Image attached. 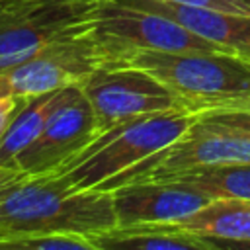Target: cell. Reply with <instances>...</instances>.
Segmentation results:
<instances>
[{
    "label": "cell",
    "mask_w": 250,
    "mask_h": 250,
    "mask_svg": "<svg viewBox=\"0 0 250 250\" xmlns=\"http://www.w3.org/2000/svg\"><path fill=\"white\" fill-rule=\"evenodd\" d=\"M197 119L207 125L236 131L240 135L250 137V104L203 109V111H197Z\"/></svg>",
    "instance_id": "cell-17"
},
{
    "label": "cell",
    "mask_w": 250,
    "mask_h": 250,
    "mask_svg": "<svg viewBox=\"0 0 250 250\" xmlns=\"http://www.w3.org/2000/svg\"><path fill=\"white\" fill-rule=\"evenodd\" d=\"M66 2L82 4V6H94V4H100V2H105V0H66Z\"/></svg>",
    "instance_id": "cell-22"
},
{
    "label": "cell",
    "mask_w": 250,
    "mask_h": 250,
    "mask_svg": "<svg viewBox=\"0 0 250 250\" xmlns=\"http://www.w3.org/2000/svg\"><path fill=\"white\" fill-rule=\"evenodd\" d=\"M78 86L94 109L100 133L139 115L189 107L156 76L131 64H104Z\"/></svg>",
    "instance_id": "cell-7"
},
{
    "label": "cell",
    "mask_w": 250,
    "mask_h": 250,
    "mask_svg": "<svg viewBox=\"0 0 250 250\" xmlns=\"http://www.w3.org/2000/svg\"><path fill=\"white\" fill-rule=\"evenodd\" d=\"M117 229L113 195L74 189L55 174L27 176L0 197V238L96 234Z\"/></svg>",
    "instance_id": "cell-1"
},
{
    "label": "cell",
    "mask_w": 250,
    "mask_h": 250,
    "mask_svg": "<svg viewBox=\"0 0 250 250\" xmlns=\"http://www.w3.org/2000/svg\"><path fill=\"white\" fill-rule=\"evenodd\" d=\"M113 209L119 229L178 223L213 197L178 180H150L115 188Z\"/></svg>",
    "instance_id": "cell-10"
},
{
    "label": "cell",
    "mask_w": 250,
    "mask_h": 250,
    "mask_svg": "<svg viewBox=\"0 0 250 250\" xmlns=\"http://www.w3.org/2000/svg\"><path fill=\"white\" fill-rule=\"evenodd\" d=\"M92 6L66 0L0 2V68L39 53L53 41L88 25Z\"/></svg>",
    "instance_id": "cell-8"
},
{
    "label": "cell",
    "mask_w": 250,
    "mask_h": 250,
    "mask_svg": "<svg viewBox=\"0 0 250 250\" xmlns=\"http://www.w3.org/2000/svg\"><path fill=\"white\" fill-rule=\"evenodd\" d=\"M0 2H4V0H0Z\"/></svg>",
    "instance_id": "cell-23"
},
{
    "label": "cell",
    "mask_w": 250,
    "mask_h": 250,
    "mask_svg": "<svg viewBox=\"0 0 250 250\" xmlns=\"http://www.w3.org/2000/svg\"><path fill=\"white\" fill-rule=\"evenodd\" d=\"M92 35L107 51L109 64L133 51H223L168 16L115 0L94 4L88 14ZM232 55V53H230Z\"/></svg>",
    "instance_id": "cell-4"
},
{
    "label": "cell",
    "mask_w": 250,
    "mask_h": 250,
    "mask_svg": "<svg viewBox=\"0 0 250 250\" xmlns=\"http://www.w3.org/2000/svg\"><path fill=\"white\" fill-rule=\"evenodd\" d=\"M100 135L94 109L78 84L66 86L39 137L20 154L16 168L27 176L57 172Z\"/></svg>",
    "instance_id": "cell-9"
},
{
    "label": "cell",
    "mask_w": 250,
    "mask_h": 250,
    "mask_svg": "<svg viewBox=\"0 0 250 250\" xmlns=\"http://www.w3.org/2000/svg\"><path fill=\"white\" fill-rule=\"evenodd\" d=\"M199 238L211 250H250V238H217V236H199Z\"/></svg>",
    "instance_id": "cell-19"
},
{
    "label": "cell",
    "mask_w": 250,
    "mask_h": 250,
    "mask_svg": "<svg viewBox=\"0 0 250 250\" xmlns=\"http://www.w3.org/2000/svg\"><path fill=\"white\" fill-rule=\"evenodd\" d=\"M109 64L107 51L90 31V23L64 35L29 59L0 68V98H29L80 84L96 68Z\"/></svg>",
    "instance_id": "cell-5"
},
{
    "label": "cell",
    "mask_w": 250,
    "mask_h": 250,
    "mask_svg": "<svg viewBox=\"0 0 250 250\" xmlns=\"http://www.w3.org/2000/svg\"><path fill=\"white\" fill-rule=\"evenodd\" d=\"M23 100L25 98H18V96H4V98H0V135L4 133L6 125L10 123L14 113L20 109Z\"/></svg>",
    "instance_id": "cell-20"
},
{
    "label": "cell",
    "mask_w": 250,
    "mask_h": 250,
    "mask_svg": "<svg viewBox=\"0 0 250 250\" xmlns=\"http://www.w3.org/2000/svg\"><path fill=\"white\" fill-rule=\"evenodd\" d=\"M232 162H250V137L213 127L197 119L178 141L141 160L133 168L113 176L96 189L113 191L127 184L166 180L189 170Z\"/></svg>",
    "instance_id": "cell-6"
},
{
    "label": "cell",
    "mask_w": 250,
    "mask_h": 250,
    "mask_svg": "<svg viewBox=\"0 0 250 250\" xmlns=\"http://www.w3.org/2000/svg\"><path fill=\"white\" fill-rule=\"evenodd\" d=\"M27 174L20 172V170H12V168H2L0 166V197L10 189L14 188L16 184H20L21 180H25Z\"/></svg>",
    "instance_id": "cell-21"
},
{
    "label": "cell",
    "mask_w": 250,
    "mask_h": 250,
    "mask_svg": "<svg viewBox=\"0 0 250 250\" xmlns=\"http://www.w3.org/2000/svg\"><path fill=\"white\" fill-rule=\"evenodd\" d=\"M195 121L197 111L189 107L133 117L102 131L53 174L74 189H96L113 176L178 141Z\"/></svg>",
    "instance_id": "cell-2"
},
{
    "label": "cell",
    "mask_w": 250,
    "mask_h": 250,
    "mask_svg": "<svg viewBox=\"0 0 250 250\" xmlns=\"http://www.w3.org/2000/svg\"><path fill=\"white\" fill-rule=\"evenodd\" d=\"M172 18L191 33L219 45L223 51L250 61V16L219 10H201L164 0H115Z\"/></svg>",
    "instance_id": "cell-11"
},
{
    "label": "cell",
    "mask_w": 250,
    "mask_h": 250,
    "mask_svg": "<svg viewBox=\"0 0 250 250\" xmlns=\"http://www.w3.org/2000/svg\"><path fill=\"white\" fill-rule=\"evenodd\" d=\"M166 180H178L189 184L211 197L250 199V162H232V164L197 168Z\"/></svg>",
    "instance_id": "cell-15"
},
{
    "label": "cell",
    "mask_w": 250,
    "mask_h": 250,
    "mask_svg": "<svg viewBox=\"0 0 250 250\" xmlns=\"http://www.w3.org/2000/svg\"><path fill=\"white\" fill-rule=\"evenodd\" d=\"M61 90L45 92L39 96H29L23 100L20 109L14 113L10 123L6 125L4 133L0 135V166L18 170L20 154L39 137L41 129L47 123L49 113L53 111L55 104L61 98Z\"/></svg>",
    "instance_id": "cell-13"
},
{
    "label": "cell",
    "mask_w": 250,
    "mask_h": 250,
    "mask_svg": "<svg viewBox=\"0 0 250 250\" xmlns=\"http://www.w3.org/2000/svg\"><path fill=\"white\" fill-rule=\"evenodd\" d=\"M148 229L184 230L189 234L217 238H250V199L213 197L201 209L178 223Z\"/></svg>",
    "instance_id": "cell-12"
},
{
    "label": "cell",
    "mask_w": 250,
    "mask_h": 250,
    "mask_svg": "<svg viewBox=\"0 0 250 250\" xmlns=\"http://www.w3.org/2000/svg\"><path fill=\"white\" fill-rule=\"evenodd\" d=\"M164 2L189 6V8H201V10H219V12L250 16V0H164Z\"/></svg>",
    "instance_id": "cell-18"
},
{
    "label": "cell",
    "mask_w": 250,
    "mask_h": 250,
    "mask_svg": "<svg viewBox=\"0 0 250 250\" xmlns=\"http://www.w3.org/2000/svg\"><path fill=\"white\" fill-rule=\"evenodd\" d=\"M0 250H102L82 234H33L0 238Z\"/></svg>",
    "instance_id": "cell-16"
},
{
    "label": "cell",
    "mask_w": 250,
    "mask_h": 250,
    "mask_svg": "<svg viewBox=\"0 0 250 250\" xmlns=\"http://www.w3.org/2000/svg\"><path fill=\"white\" fill-rule=\"evenodd\" d=\"M102 250H211L197 234L148 227L111 229L86 236Z\"/></svg>",
    "instance_id": "cell-14"
},
{
    "label": "cell",
    "mask_w": 250,
    "mask_h": 250,
    "mask_svg": "<svg viewBox=\"0 0 250 250\" xmlns=\"http://www.w3.org/2000/svg\"><path fill=\"white\" fill-rule=\"evenodd\" d=\"M113 64L143 68L203 111L250 104V61L221 51H133Z\"/></svg>",
    "instance_id": "cell-3"
}]
</instances>
